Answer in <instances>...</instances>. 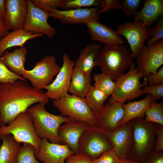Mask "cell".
Returning <instances> with one entry per match:
<instances>
[{"instance_id": "6da1fadb", "label": "cell", "mask_w": 163, "mask_h": 163, "mask_svg": "<svg viewBox=\"0 0 163 163\" xmlns=\"http://www.w3.org/2000/svg\"><path fill=\"white\" fill-rule=\"evenodd\" d=\"M49 99L42 90L30 86L25 81L0 83V126L8 124L33 104H46Z\"/></svg>"}, {"instance_id": "7a4b0ae2", "label": "cell", "mask_w": 163, "mask_h": 163, "mask_svg": "<svg viewBox=\"0 0 163 163\" xmlns=\"http://www.w3.org/2000/svg\"><path fill=\"white\" fill-rule=\"evenodd\" d=\"M45 104L43 103H38L29 107L27 111L31 118L36 133L40 138L60 144L58 129L62 124L72 120L67 117L49 112L45 109Z\"/></svg>"}, {"instance_id": "3957f363", "label": "cell", "mask_w": 163, "mask_h": 163, "mask_svg": "<svg viewBox=\"0 0 163 163\" xmlns=\"http://www.w3.org/2000/svg\"><path fill=\"white\" fill-rule=\"evenodd\" d=\"M133 125V143L127 158L143 163L154 150L158 124L147 122L143 119L132 120Z\"/></svg>"}, {"instance_id": "277c9868", "label": "cell", "mask_w": 163, "mask_h": 163, "mask_svg": "<svg viewBox=\"0 0 163 163\" xmlns=\"http://www.w3.org/2000/svg\"><path fill=\"white\" fill-rule=\"evenodd\" d=\"M133 59L131 51L123 44L105 46L101 50L99 66L102 73L115 82L129 68Z\"/></svg>"}, {"instance_id": "5b68a950", "label": "cell", "mask_w": 163, "mask_h": 163, "mask_svg": "<svg viewBox=\"0 0 163 163\" xmlns=\"http://www.w3.org/2000/svg\"><path fill=\"white\" fill-rule=\"evenodd\" d=\"M143 77L136 68V64L132 62L128 71L119 77L115 81L114 89L108 102H122L131 101L143 95L141 88L147 86L146 79L142 83L140 79Z\"/></svg>"}, {"instance_id": "8992f818", "label": "cell", "mask_w": 163, "mask_h": 163, "mask_svg": "<svg viewBox=\"0 0 163 163\" xmlns=\"http://www.w3.org/2000/svg\"><path fill=\"white\" fill-rule=\"evenodd\" d=\"M52 102L62 116L72 120L86 123L91 127L97 126L94 113L85 98L67 94Z\"/></svg>"}, {"instance_id": "52a82bcc", "label": "cell", "mask_w": 163, "mask_h": 163, "mask_svg": "<svg viewBox=\"0 0 163 163\" xmlns=\"http://www.w3.org/2000/svg\"><path fill=\"white\" fill-rule=\"evenodd\" d=\"M4 134L12 135L19 143H28L33 145L36 149V154L39 149L41 139L37 134L31 118L27 111L18 115L8 125L0 126V135Z\"/></svg>"}, {"instance_id": "ba28073f", "label": "cell", "mask_w": 163, "mask_h": 163, "mask_svg": "<svg viewBox=\"0 0 163 163\" xmlns=\"http://www.w3.org/2000/svg\"><path fill=\"white\" fill-rule=\"evenodd\" d=\"M61 68L57 64L54 56H47L37 62L32 69L26 70L22 77L29 81L33 87L42 90L52 82L54 77L57 74Z\"/></svg>"}, {"instance_id": "9c48e42d", "label": "cell", "mask_w": 163, "mask_h": 163, "mask_svg": "<svg viewBox=\"0 0 163 163\" xmlns=\"http://www.w3.org/2000/svg\"><path fill=\"white\" fill-rule=\"evenodd\" d=\"M79 153L88 155L91 160L113 150L104 132L97 126L91 127L82 136L79 141Z\"/></svg>"}, {"instance_id": "30bf717a", "label": "cell", "mask_w": 163, "mask_h": 163, "mask_svg": "<svg viewBox=\"0 0 163 163\" xmlns=\"http://www.w3.org/2000/svg\"><path fill=\"white\" fill-rule=\"evenodd\" d=\"M149 29L140 21H127L118 25L116 31L127 41L133 59H136L145 41L149 38Z\"/></svg>"}, {"instance_id": "8fae6325", "label": "cell", "mask_w": 163, "mask_h": 163, "mask_svg": "<svg viewBox=\"0 0 163 163\" xmlns=\"http://www.w3.org/2000/svg\"><path fill=\"white\" fill-rule=\"evenodd\" d=\"M136 59V68L143 77L156 73L163 64V40L145 46Z\"/></svg>"}, {"instance_id": "7c38bea8", "label": "cell", "mask_w": 163, "mask_h": 163, "mask_svg": "<svg viewBox=\"0 0 163 163\" xmlns=\"http://www.w3.org/2000/svg\"><path fill=\"white\" fill-rule=\"evenodd\" d=\"M27 15L23 29L28 32L45 34L53 38L57 31L48 23L49 13L36 6L31 0H27Z\"/></svg>"}, {"instance_id": "4fadbf2b", "label": "cell", "mask_w": 163, "mask_h": 163, "mask_svg": "<svg viewBox=\"0 0 163 163\" xmlns=\"http://www.w3.org/2000/svg\"><path fill=\"white\" fill-rule=\"evenodd\" d=\"M62 58V65L56 78L44 88L46 90L45 94L49 99H59L68 94L69 91L75 63L66 53L63 54Z\"/></svg>"}, {"instance_id": "5bb4252c", "label": "cell", "mask_w": 163, "mask_h": 163, "mask_svg": "<svg viewBox=\"0 0 163 163\" xmlns=\"http://www.w3.org/2000/svg\"><path fill=\"white\" fill-rule=\"evenodd\" d=\"M104 131L112 145L113 150L119 158L121 160L127 158L133 143L132 120L121 125L114 130Z\"/></svg>"}, {"instance_id": "9a60e30c", "label": "cell", "mask_w": 163, "mask_h": 163, "mask_svg": "<svg viewBox=\"0 0 163 163\" xmlns=\"http://www.w3.org/2000/svg\"><path fill=\"white\" fill-rule=\"evenodd\" d=\"M124 103L108 102L98 112L94 113L97 126L104 131L114 130L119 127V124L124 114L123 107Z\"/></svg>"}, {"instance_id": "2e32d148", "label": "cell", "mask_w": 163, "mask_h": 163, "mask_svg": "<svg viewBox=\"0 0 163 163\" xmlns=\"http://www.w3.org/2000/svg\"><path fill=\"white\" fill-rule=\"evenodd\" d=\"M99 11L97 7L67 10L53 9L49 13L50 17L59 20L63 23L75 24L99 21L100 18Z\"/></svg>"}, {"instance_id": "e0dca14e", "label": "cell", "mask_w": 163, "mask_h": 163, "mask_svg": "<svg viewBox=\"0 0 163 163\" xmlns=\"http://www.w3.org/2000/svg\"><path fill=\"white\" fill-rule=\"evenodd\" d=\"M91 127L86 123L72 120L65 123L58 130L60 144L66 145L74 154L79 153V140L82 134Z\"/></svg>"}, {"instance_id": "ac0fdd59", "label": "cell", "mask_w": 163, "mask_h": 163, "mask_svg": "<svg viewBox=\"0 0 163 163\" xmlns=\"http://www.w3.org/2000/svg\"><path fill=\"white\" fill-rule=\"evenodd\" d=\"M73 154L66 145L51 143L45 139H41L36 157L43 163H64L69 156Z\"/></svg>"}, {"instance_id": "d6986e66", "label": "cell", "mask_w": 163, "mask_h": 163, "mask_svg": "<svg viewBox=\"0 0 163 163\" xmlns=\"http://www.w3.org/2000/svg\"><path fill=\"white\" fill-rule=\"evenodd\" d=\"M4 19L9 30L23 29L27 13V0H5Z\"/></svg>"}, {"instance_id": "ffe728a7", "label": "cell", "mask_w": 163, "mask_h": 163, "mask_svg": "<svg viewBox=\"0 0 163 163\" xmlns=\"http://www.w3.org/2000/svg\"><path fill=\"white\" fill-rule=\"evenodd\" d=\"M85 24L93 40L103 43L105 46L123 44V40L116 31L99 21H89Z\"/></svg>"}, {"instance_id": "44dd1931", "label": "cell", "mask_w": 163, "mask_h": 163, "mask_svg": "<svg viewBox=\"0 0 163 163\" xmlns=\"http://www.w3.org/2000/svg\"><path fill=\"white\" fill-rule=\"evenodd\" d=\"M101 46L100 44L91 43L80 52L75 63V66L85 75L90 77L93 68L99 65Z\"/></svg>"}, {"instance_id": "7402d4cb", "label": "cell", "mask_w": 163, "mask_h": 163, "mask_svg": "<svg viewBox=\"0 0 163 163\" xmlns=\"http://www.w3.org/2000/svg\"><path fill=\"white\" fill-rule=\"evenodd\" d=\"M144 5L134 16V21H140L149 27L158 17L163 15V0H146Z\"/></svg>"}, {"instance_id": "603a6c76", "label": "cell", "mask_w": 163, "mask_h": 163, "mask_svg": "<svg viewBox=\"0 0 163 163\" xmlns=\"http://www.w3.org/2000/svg\"><path fill=\"white\" fill-rule=\"evenodd\" d=\"M152 100L151 95L147 94L145 97L141 100L124 103L123 107L124 114L119 123V127L134 119H143L145 117V112Z\"/></svg>"}, {"instance_id": "cb8c5ba5", "label": "cell", "mask_w": 163, "mask_h": 163, "mask_svg": "<svg viewBox=\"0 0 163 163\" xmlns=\"http://www.w3.org/2000/svg\"><path fill=\"white\" fill-rule=\"evenodd\" d=\"M27 53V49L25 46L15 49L12 52H10L7 50L1 56V58L5 65L10 70L21 76L22 75L26 70L24 65Z\"/></svg>"}, {"instance_id": "d4e9b609", "label": "cell", "mask_w": 163, "mask_h": 163, "mask_svg": "<svg viewBox=\"0 0 163 163\" xmlns=\"http://www.w3.org/2000/svg\"><path fill=\"white\" fill-rule=\"evenodd\" d=\"M42 34H34L28 32L23 29L10 32L0 40V56L8 49L15 46L22 47L28 40L42 36Z\"/></svg>"}, {"instance_id": "484cf974", "label": "cell", "mask_w": 163, "mask_h": 163, "mask_svg": "<svg viewBox=\"0 0 163 163\" xmlns=\"http://www.w3.org/2000/svg\"><path fill=\"white\" fill-rule=\"evenodd\" d=\"M90 77L85 75L78 68L73 69L69 89L72 95L85 98L91 86Z\"/></svg>"}, {"instance_id": "4316f807", "label": "cell", "mask_w": 163, "mask_h": 163, "mask_svg": "<svg viewBox=\"0 0 163 163\" xmlns=\"http://www.w3.org/2000/svg\"><path fill=\"white\" fill-rule=\"evenodd\" d=\"M0 163H16L20 143L11 134L0 135Z\"/></svg>"}, {"instance_id": "83f0119b", "label": "cell", "mask_w": 163, "mask_h": 163, "mask_svg": "<svg viewBox=\"0 0 163 163\" xmlns=\"http://www.w3.org/2000/svg\"><path fill=\"white\" fill-rule=\"evenodd\" d=\"M108 96L101 91L91 85L85 98L88 105L94 113L104 106V103Z\"/></svg>"}, {"instance_id": "f1b7e54d", "label": "cell", "mask_w": 163, "mask_h": 163, "mask_svg": "<svg viewBox=\"0 0 163 163\" xmlns=\"http://www.w3.org/2000/svg\"><path fill=\"white\" fill-rule=\"evenodd\" d=\"M94 83L93 85L108 96L111 95L115 87L116 82L106 74L101 73L93 75Z\"/></svg>"}, {"instance_id": "f546056e", "label": "cell", "mask_w": 163, "mask_h": 163, "mask_svg": "<svg viewBox=\"0 0 163 163\" xmlns=\"http://www.w3.org/2000/svg\"><path fill=\"white\" fill-rule=\"evenodd\" d=\"M144 120L163 126V103H158L152 100L146 110Z\"/></svg>"}, {"instance_id": "4dcf8cb0", "label": "cell", "mask_w": 163, "mask_h": 163, "mask_svg": "<svg viewBox=\"0 0 163 163\" xmlns=\"http://www.w3.org/2000/svg\"><path fill=\"white\" fill-rule=\"evenodd\" d=\"M36 154V150L33 145L24 143L19 148L16 163H41L37 161Z\"/></svg>"}, {"instance_id": "1f68e13d", "label": "cell", "mask_w": 163, "mask_h": 163, "mask_svg": "<svg viewBox=\"0 0 163 163\" xmlns=\"http://www.w3.org/2000/svg\"><path fill=\"white\" fill-rule=\"evenodd\" d=\"M101 2L100 0H64L61 8L64 10H67L92 6L99 7Z\"/></svg>"}, {"instance_id": "d6a6232c", "label": "cell", "mask_w": 163, "mask_h": 163, "mask_svg": "<svg viewBox=\"0 0 163 163\" xmlns=\"http://www.w3.org/2000/svg\"><path fill=\"white\" fill-rule=\"evenodd\" d=\"M19 80L26 81L22 77L10 70L5 65L0 56V83H11Z\"/></svg>"}, {"instance_id": "836d02e7", "label": "cell", "mask_w": 163, "mask_h": 163, "mask_svg": "<svg viewBox=\"0 0 163 163\" xmlns=\"http://www.w3.org/2000/svg\"><path fill=\"white\" fill-rule=\"evenodd\" d=\"M149 37H152L147 41L148 46L163 40V15L160 17L157 23L149 29Z\"/></svg>"}, {"instance_id": "e575fe53", "label": "cell", "mask_w": 163, "mask_h": 163, "mask_svg": "<svg viewBox=\"0 0 163 163\" xmlns=\"http://www.w3.org/2000/svg\"><path fill=\"white\" fill-rule=\"evenodd\" d=\"M36 6L47 12L53 9L62 7L64 0H31Z\"/></svg>"}, {"instance_id": "d590c367", "label": "cell", "mask_w": 163, "mask_h": 163, "mask_svg": "<svg viewBox=\"0 0 163 163\" xmlns=\"http://www.w3.org/2000/svg\"><path fill=\"white\" fill-rule=\"evenodd\" d=\"M140 0H123L121 1V9L128 17L135 16L138 11Z\"/></svg>"}, {"instance_id": "8d00e7d4", "label": "cell", "mask_w": 163, "mask_h": 163, "mask_svg": "<svg viewBox=\"0 0 163 163\" xmlns=\"http://www.w3.org/2000/svg\"><path fill=\"white\" fill-rule=\"evenodd\" d=\"M122 160L118 157L113 150L107 151L90 163H120Z\"/></svg>"}, {"instance_id": "74e56055", "label": "cell", "mask_w": 163, "mask_h": 163, "mask_svg": "<svg viewBox=\"0 0 163 163\" xmlns=\"http://www.w3.org/2000/svg\"><path fill=\"white\" fill-rule=\"evenodd\" d=\"M101 4L99 7V14L106 12L110 10L121 9V1L120 0H101Z\"/></svg>"}, {"instance_id": "f35d334b", "label": "cell", "mask_w": 163, "mask_h": 163, "mask_svg": "<svg viewBox=\"0 0 163 163\" xmlns=\"http://www.w3.org/2000/svg\"><path fill=\"white\" fill-rule=\"evenodd\" d=\"M143 94L147 93L150 94L153 101L161 99L163 97V84L153 86H146L142 89Z\"/></svg>"}, {"instance_id": "ab89813d", "label": "cell", "mask_w": 163, "mask_h": 163, "mask_svg": "<svg viewBox=\"0 0 163 163\" xmlns=\"http://www.w3.org/2000/svg\"><path fill=\"white\" fill-rule=\"evenodd\" d=\"M145 78L149 86H156L163 84V67L159 68L156 73L149 74Z\"/></svg>"}, {"instance_id": "60d3db41", "label": "cell", "mask_w": 163, "mask_h": 163, "mask_svg": "<svg viewBox=\"0 0 163 163\" xmlns=\"http://www.w3.org/2000/svg\"><path fill=\"white\" fill-rule=\"evenodd\" d=\"M91 159L87 155L82 153L69 156L64 163H90Z\"/></svg>"}, {"instance_id": "b9f144b4", "label": "cell", "mask_w": 163, "mask_h": 163, "mask_svg": "<svg viewBox=\"0 0 163 163\" xmlns=\"http://www.w3.org/2000/svg\"><path fill=\"white\" fill-rule=\"evenodd\" d=\"M143 163H163V151H156L153 150Z\"/></svg>"}, {"instance_id": "7bdbcfd3", "label": "cell", "mask_w": 163, "mask_h": 163, "mask_svg": "<svg viewBox=\"0 0 163 163\" xmlns=\"http://www.w3.org/2000/svg\"><path fill=\"white\" fill-rule=\"evenodd\" d=\"M163 126L158 124L156 133L155 145L154 150L156 151L163 150Z\"/></svg>"}, {"instance_id": "ee69618b", "label": "cell", "mask_w": 163, "mask_h": 163, "mask_svg": "<svg viewBox=\"0 0 163 163\" xmlns=\"http://www.w3.org/2000/svg\"><path fill=\"white\" fill-rule=\"evenodd\" d=\"M10 32L5 25L4 19L0 16V40Z\"/></svg>"}, {"instance_id": "f6af8a7d", "label": "cell", "mask_w": 163, "mask_h": 163, "mask_svg": "<svg viewBox=\"0 0 163 163\" xmlns=\"http://www.w3.org/2000/svg\"><path fill=\"white\" fill-rule=\"evenodd\" d=\"M5 15V0H0V16L4 19Z\"/></svg>"}, {"instance_id": "bcb514c9", "label": "cell", "mask_w": 163, "mask_h": 163, "mask_svg": "<svg viewBox=\"0 0 163 163\" xmlns=\"http://www.w3.org/2000/svg\"><path fill=\"white\" fill-rule=\"evenodd\" d=\"M120 163H140L139 161L129 158L122 160Z\"/></svg>"}]
</instances>
